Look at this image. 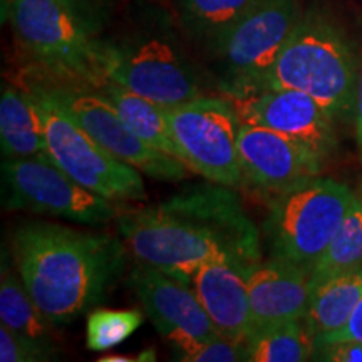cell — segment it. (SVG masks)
Instances as JSON below:
<instances>
[{"label": "cell", "mask_w": 362, "mask_h": 362, "mask_svg": "<svg viewBox=\"0 0 362 362\" xmlns=\"http://www.w3.org/2000/svg\"><path fill=\"white\" fill-rule=\"evenodd\" d=\"M106 81L170 107L205 96V79L170 16L144 8L116 37H103Z\"/></svg>", "instance_id": "cell-4"}, {"label": "cell", "mask_w": 362, "mask_h": 362, "mask_svg": "<svg viewBox=\"0 0 362 362\" xmlns=\"http://www.w3.org/2000/svg\"><path fill=\"white\" fill-rule=\"evenodd\" d=\"M67 12L96 37L104 33L115 19L117 0H56Z\"/></svg>", "instance_id": "cell-26"}, {"label": "cell", "mask_w": 362, "mask_h": 362, "mask_svg": "<svg viewBox=\"0 0 362 362\" xmlns=\"http://www.w3.org/2000/svg\"><path fill=\"white\" fill-rule=\"evenodd\" d=\"M242 262L214 259L192 275V288L221 337L247 344L253 334L248 269Z\"/></svg>", "instance_id": "cell-15"}, {"label": "cell", "mask_w": 362, "mask_h": 362, "mask_svg": "<svg viewBox=\"0 0 362 362\" xmlns=\"http://www.w3.org/2000/svg\"><path fill=\"white\" fill-rule=\"evenodd\" d=\"M0 148L4 158L47 156L37 106L22 86L4 84L2 88Z\"/></svg>", "instance_id": "cell-18"}, {"label": "cell", "mask_w": 362, "mask_h": 362, "mask_svg": "<svg viewBox=\"0 0 362 362\" xmlns=\"http://www.w3.org/2000/svg\"><path fill=\"white\" fill-rule=\"evenodd\" d=\"M173 359L181 362H243L248 361L247 344L235 342L225 337L208 339L188 344V346L171 347Z\"/></svg>", "instance_id": "cell-25"}, {"label": "cell", "mask_w": 362, "mask_h": 362, "mask_svg": "<svg viewBox=\"0 0 362 362\" xmlns=\"http://www.w3.org/2000/svg\"><path fill=\"white\" fill-rule=\"evenodd\" d=\"M336 341L362 342V298L357 302L356 309L352 310L349 320L344 324L342 329H339L337 332L330 334V336H327V337L319 339V341L314 342V346H320V344L336 342Z\"/></svg>", "instance_id": "cell-29"}, {"label": "cell", "mask_w": 362, "mask_h": 362, "mask_svg": "<svg viewBox=\"0 0 362 362\" xmlns=\"http://www.w3.org/2000/svg\"><path fill=\"white\" fill-rule=\"evenodd\" d=\"M7 17L30 66L94 86L106 81L103 37L88 33L56 0H7Z\"/></svg>", "instance_id": "cell-8"}, {"label": "cell", "mask_w": 362, "mask_h": 362, "mask_svg": "<svg viewBox=\"0 0 362 362\" xmlns=\"http://www.w3.org/2000/svg\"><path fill=\"white\" fill-rule=\"evenodd\" d=\"M144 315L138 309H93L86 322V346L94 352L119 346L141 327Z\"/></svg>", "instance_id": "cell-24"}, {"label": "cell", "mask_w": 362, "mask_h": 362, "mask_svg": "<svg viewBox=\"0 0 362 362\" xmlns=\"http://www.w3.org/2000/svg\"><path fill=\"white\" fill-rule=\"evenodd\" d=\"M354 124H356V141H357V149H359V158H361V161H362V62H361L359 79H357V89H356Z\"/></svg>", "instance_id": "cell-30"}, {"label": "cell", "mask_w": 362, "mask_h": 362, "mask_svg": "<svg viewBox=\"0 0 362 362\" xmlns=\"http://www.w3.org/2000/svg\"><path fill=\"white\" fill-rule=\"evenodd\" d=\"M33 99L42 123L45 151L59 168L90 192L112 202H141L146 198L141 171L94 141L51 103L35 96Z\"/></svg>", "instance_id": "cell-11"}, {"label": "cell", "mask_w": 362, "mask_h": 362, "mask_svg": "<svg viewBox=\"0 0 362 362\" xmlns=\"http://www.w3.org/2000/svg\"><path fill=\"white\" fill-rule=\"evenodd\" d=\"M238 156L243 187L267 198L287 192L322 171L324 160L312 149L265 126L242 123Z\"/></svg>", "instance_id": "cell-13"}, {"label": "cell", "mask_w": 362, "mask_h": 362, "mask_svg": "<svg viewBox=\"0 0 362 362\" xmlns=\"http://www.w3.org/2000/svg\"><path fill=\"white\" fill-rule=\"evenodd\" d=\"M0 361L2 362H47L54 361L47 352L39 349L33 342L13 334L0 324Z\"/></svg>", "instance_id": "cell-27"}, {"label": "cell", "mask_w": 362, "mask_h": 362, "mask_svg": "<svg viewBox=\"0 0 362 362\" xmlns=\"http://www.w3.org/2000/svg\"><path fill=\"white\" fill-rule=\"evenodd\" d=\"M300 13L298 0H257L206 47L216 89L232 101L259 93Z\"/></svg>", "instance_id": "cell-7"}, {"label": "cell", "mask_w": 362, "mask_h": 362, "mask_svg": "<svg viewBox=\"0 0 362 362\" xmlns=\"http://www.w3.org/2000/svg\"><path fill=\"white\" fill-rule=\"evenodd\" d=\"M128 284L170 347L220 337L192 285L146 264L131 269Z\"/></svg>", "instance_id": "cell-12"}, {"label": "cell", "mask_w": 362, "mask_h": 362, "mask_svg": "<svg viewBox=\"0 0 362 362\" xmlns=\"http://www.w3.org/2000/svg\"><path fill=\"white\" fill-rule=\"evenodd\" d=\"M98 88L115 104L121 119L139 139L158 151L178 158L168 121H166L165 106L111 81H104Z\"/></svg>", "instance_id": "cell-20"}, {"label": "cell", "mask_w": 362, "mask_h": 362, "mask_svg": "<svg viewBox=\"0 0 362 362\" xmlns=\"http://www.w3.org/2000/svg\"><path fill=\"white\" fill-rule=\"evenodd\" d=\"M257 0H176L180 24L194 42L210 47Z\"/></svg>", "instance_id": "cell-21"}, {"label": "cell", "mask_w": 362, "mask_h": 362, "mask_svg": "<svg viewBox=\"0 0 362 362\" xmlns=\"http://www.w3.org/2000/svg\"><path fill=\"white\" fill-rule=\"evenodd\" d=\"M361 2H362V0H361Z\"/></svg>", "instance_id": "cell-32"}, {"label": "cell", "mask_w": 362, "mask_h": 362, "mask_svg": "<svg viewBox=\"0 0 362 362\" xmlns=\"http://www.w3.org/2000/svg\"><path fill=\"white\" fill-rule=\"evenodd\" d=\"M0 324L47 352L54 361L59 359V347L51 329L54 324L30 297L19 272L6 259V250L0 264Z\"/></svg>", "instance_id": "cell-17"}, {"label": "cell", "mask_w": 362, "mask_h": 362, "mask_svg": "<svg viewBox=\"0 0 362 362\" xmlns=\"http://www.w3.org/2000/svg\"><path fill=\"white\" fill-rule=\"evenodd\" d=\"M253 332L291 320H304L310 298V272L288 262L269 259L248 269Z\"/></svg>", "instance_id": "cell-16"}, {"label": "cell", "mask_w": 362, "mask_h": 362, "mask_svg": "<svg viewBox=\"0 0 362 362\" xmlns=\"http://www.w3.org/2000/svg\"><path fill=\"white\" fill-rule=\"evenodd\" d=\"M312 359L325 362H362V342L336 341L315 346Z\"/></svg>", "instance_id": "cell-28"}, {"label": "cell", "mask_w": 362, "mask_h": 362, "mask_svg": "<svg viewBox=\"0 0 362 362\" xmlns=\"http://www.w3.org/2000/svg\"><path fill=\"white\" fill-rule=\"evenodd\" d=\"M361 298L362 267L312 287L304 324L314 342L342 329Z\"/></svg>", "instance_id": "cell-19"}, {"label": "cell", "mask_w": 362, "mask_h": 362, "mask_svg": "<svg viewBox=\"0 0 362 362\" xmlns=\"http://www.w3.org/2000/svg\"><path fill=\"white\" fill-rule=\"evenodd\" d=\"M2 194L6 210L89 226L116 220L123 205L79 185L49 156L4 158Z\"/></svg>", "instance_id": "cell-10"}, {"label": "cell", "mask_w": 362, "mask_h": 362, "mask_svg": "<svg viewBox=\"0 0 362 362\" xmlns=\"http://www.w3.org/2000/svg\"><path fill=\"white\" fill-rule=\"evenodd\" d=\"M361 62L362 51L349 29L330 8L314 4L302 11L260 90H302L337 121L349 123Z\"/></svg>", "instance_id": "cell-3"}, {"label": "cell", "mask_w": 362, "mask_h": 362, "mask_svg": "<svg viewBox=\"0 0 362 362\" xmlns=\"http://www.w3.org/2000/svg\"><path fill=\"white\" fill-rule=\"evenodd\" d=\"M21 86L33 96L56 106L94 141L149 178L180 181L189 176L183 161L139 139L98 86L57 78L34 66L22 72Z\"/></svg>", "instance_id": "cell-5"}, {"label": "cell", "mask_w": 362, "mask_h": 362, "mask_svg": "<svg viewBox=\"0 0 362 362\" xmlns=\"http://www.w3.org/2000/svg\"><path fill=\"white\" fill-rule=\"evenodd\" d=\"M176 156L189 171L225 187H243L238 156L242 117L230 98L205 96L165 107Z\"/></svg>", "instance_id": "cell-9"}, {"label": "cell", "mask_w": 362, "mask_h": 362, "mask_svg": "<svg viewBox=\"0 0 362 362\" xmlns=\"http://www.w3.org/2000/svg\"><path fill=\"white\" fill-rule=\"evenodd\" d=\"M314 339L304 320L255 330L247 341L248 362H304L314 356Z\"/></svg>", "instance_id": "cell-23"}, {"label": "cell", "mask_w": 362, "mask_h": 362, "mask_svg": "<svg viewBox=\"0 0 362 362\" xmlns=\"http://www.w3.org/2000/svg\"><path fill=\"white\" fill-rule=\"evenodd\" d=\"M352 198L346 183L320 175L267 198L260 233L270 259L314 270L341 230Z\"/></svg>", "instance_id": "cell-6"}, {"label": "cell", "mask_w": 362, "mask_h": 362, "mask_svg": "<svg viewBox=\"0 0 362 362\" xmlns=\"http://www.w3.org/2000/svg\"><path fill=\"white\" fill-rule=\"evenodd\" d=\"M243 123L265 126L302 143L322 160L337 148L336 117L307 93L297 89H264L235 99Z\"/></svg>", "instance_id": "cell-14"}, {"label": "cell", "mask_w": 362, "mask_h": 362, "mask_svg": "<svg viewBox=\"0 0 362 362\" xmlns=\"http://www.w3.org/2000/svg\"><path fill=\"white\" fill-rule=\"evenodd\" d=\"M12 259L30 297L54 325H66L110 296L126 270L121 237L44 220L16 226Z\"/></svg>", "instance_id": "cell-2"}, {"label": "cell", "mask_w": 362, "mask_h": 362, "mask_svg": "<svg viewBox=\"0 0 362 362\" xmlns=\"http://www.w3.org/2000/svg\"><path fill=\"white\" fill-rule=\"evenodd\" d=\"M116 223L136 264L156 267L188 285L208 260H262L260 228L233 188L214 181L189 185L156 205L121 211Z\"/></svg>", "instance_id": "cell-1"}, {"label": "cell", "mask_w": 362, "mask_h": 362, "mask_svg": "<svg viewBox=\"0 0 362 362\" xmlns=\"http://www.w3.org/2000/svg\"><path fill=\"white\" fill-rule=\"evenodd\" d=\"M156 359V351L155 349H146L139 354H136V357H129V356H106L101 357L99 362H153Z\"/></svg>", "instance_id": "cell-31"}, {"label": "cell", "mask_w": 362, "mask_h": 362, "mask_svg": "<svg viewBox=\"0 0 362 362\" xmlns=\"http://www.w3.org/2000/svg\"><path fill=\"white\" fill-rule=\"evenodd\" d=\"M359 267H362V183L354 192L349 211L336 238L310 272V288Z\"/></svg>", "instance_id": "cell-22"}]
</instances>
